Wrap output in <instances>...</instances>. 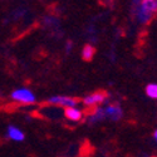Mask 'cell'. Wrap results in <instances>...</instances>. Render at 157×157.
<instances>
[{"label":"cell","instance_id":"ba28073f","mask_svg":"<svg viewBox=\"0 0 157 157\" xmlns=\"http://www.w3.org/2000/svg\"><path fill=\"white\" fill-rule=\"evenodd\" d=\"M88 118H89V120H88L89 123H96V122H98V121H101V120H103V118H106L103 108H96L94 112L90 114Z\"/></svg>","mask_w":157,"mask_h":157},{"label":"cell","instance_id":"8992f818","mask_svg":"<svg viewBox=\"0 0 157 157\" xmlns=\"http://www.w3.org/2000/svg\"><path fill=\"white\" fill-rule=\"evenodd\" d=\"M8 137L11 140V141H15V142H21L24 141L25 136L23 133V131H20L18 127L15 126H9L8 127V132H6Z\"/></svg>","mask_w":157,"mask_h":157},{"label":"cell","instance_id":"3957f363","mask_svg":"<svg viewBox=\"0 0 157 157\" xmlns=\"http://www.w3.org/2000/svg\"><path fill=\"white\" fill-rule=\"evenodd\" d=\"M49 103L54 104V106H60V107H64L65 109L67 108H77L78 101L77 98L74 97H68V96H54V97H50L48 99Z\"/></svg>","mask_w":157,"mask_h":157},{"label":"cell","instance_id":"30bf717a","mask_svg":"<svg viewBox=\"0 0 157 157\" xmlns=\"http://www.w3.org/2000/svg\"><path fill=\"white\" fill-rule=\"evenodd\" d=\"M146 93L150 98L157 99V84L156 83H151L146 87Z\"/></svg>","mask_w":157,"mask_h":157},{"label":"cell","instance_id":"52a82bcc","mask_svg":"<svg viewBox=\"0 0 157 157\" xmlns=\"http://www.w3.org/2000/svg\"><path fill=\"white\" fill-rule=\"evenodd\" d=\"M64 114H65V118H68L69 121H73V122H78L83 118L82 111H79L78 108H67L64 111Z\"/></svg>","mask_w":157,"mask_h":157},{"label":"cell","instance_id":"8fae6325","mask_svg":"<svg viewBox=\"0 0 157 157\" xmlns=\"http://www.w3.org/2000/svg\"><path fill=\"white\" fill-rule=\"evenodd\" d=\"M153 138H155V141L157 142V129H156L155 132H153Z\"/></svg>","mask_w":157,"mask_h":157},{"label":"cell","instance_id":"9c48e42d","mask_svg":"<svg viewBox=\"0 0 157 157\" xmlns=\"http://www.w3.org/2000/svg\"><path fill=\"white\" fill-rule=\"evenodd\" d=\"M94 53H96L94 48H93L92 45L87 44V45H86V47L83 48V50H82V58H83L84 60H90V59L93 58Z\"/></svg>","mask_w":157,"mask_h":157},{"label":"cell","instance_id":"7a4b0ae2","mask_svg":"<svg viewBox=\"0 0 157 157\" xmlns=\"http://www.w3.org/2000/svg\"><path fill=\"white\" fill-rule=\"evenodd\" d=\"M10 97L11 99H14L19 103H23V104H32L36 101L35 94L30 89H27V88H18L15 90H13Z\"/></svg>","mask_w":157,"mask_h":157},{"label":"cell","instance_id":"277c9868","mask_svg":"<svg viewBox=\"0 0 157 157\" xmlns=\"http://www.w3.org/2000/svg\"><path fill=\"white\" fill-rule=\"evenodd\" d=\"M106 97H107V94L104 92H94V93L88 94L87 97L83 98V104L87 107H96L106 99Z\"/></svg>","mask_w":157,"mask_h":157},{"label":"cell","instance_id":"5b68a950","mask_svg":"<svg viewBox=\"0 0 157 157\" xmlns=\"http://www.w3.org/2000/svg\"><path fill=\"white\" fill-rule=\"evenodd\" d=\"M104 111V116H106V118H111L113 121H118L122 118V108L118 106V104H109V106H107L106 108H103Z\"/></svg>","mask_w":157,"mask_h":157},{"label":"cell","instance_id":"6da1fadb","mask_svg":"<svg viewBox=\"0 0 157 157\" xmlns=\"http://www.w3.org/2000/svg\"><path fill=\"white\" fill-rule=\"evenodd\" d=\"M135 5V17L142 24L148 23L157 13V0H142L136 2Z\"/></svg>","mask_w":157,"mask_h":157}]
</instances>
